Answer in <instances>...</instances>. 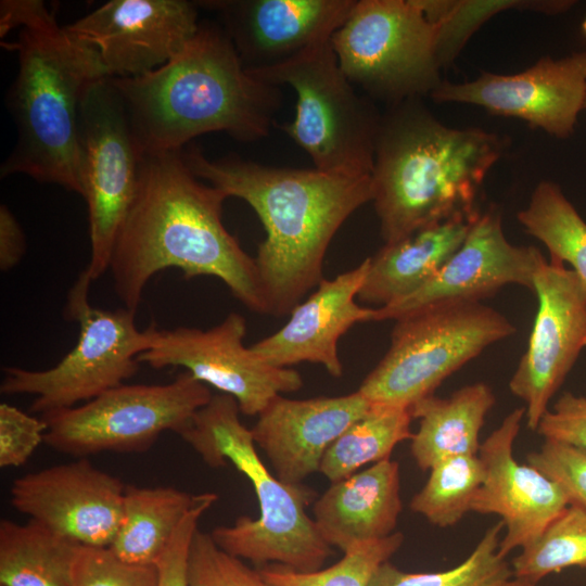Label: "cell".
Instances as JSON below:
<instances>
[{
	"label": "cell",
	"mask_w": 586,
	"mask_h": 586,
	"mask_svg": "<svg viewBox=\"0 0 586 586\" xmlns=\"http://www.w3.org/2000/svg\"><path fill=\"white\" fill-rule=\"evenodd\" d=\"M226 199L191 171L183 150L143 156L109 268L126 308L137 311L154 275L178 268L186 279L218 278L245 307L266 314L255 259L224 225Z\"/></svg>",
	"instance_id": "cell-1"
},
{
	"label": "cell",
	"mask_w": 586,
	"mask_h": 586,
	"mask_svg": "<svg viewBox=\"0 0 586 586\" xmlns=\"http://www.w3.org/2000/svg\"><path fill=\"white\" fill-rule=\"evenodd\" d=\"M191 171L245 201L265 239L254 257L266 314L285 316L322 278L333 237L359 207L372 202L371 176L351 177L305 168L273 167L238 156L208 158L192 145L183 151Z\"/></svg>",
	"instance_id": "cell-2"
},
{
	"label": "cell",
	"mask_w": 586,
	"mask_h": 586,
	"mask_svg": "<svg viewBox=\"0 0 586 586\" xmlns=\"http://www.w3.org/2000/svg\"><path fill=\"white\" fill-rule=\"evenodd\" d=\"M20 28L8 107L17 130L1 178L26 175L84 196L80 111L90 87L107 77L99 53L73 37L41 0H1L0 37Z\"/></svg>",
	"instance_id": "cell-3"
},
{
	"label": "cell",
	"mask_w": 586,
	"mask_h": 586,
	"mask_svg": "<svg viewBox=\"0 0 586 586\" xmlns=\"http://www.w3.org/2000/svg\"><path fill=\"white\" fill-rule=\"evenodd\" d=\"M111 79L142 156L182 151L215 131L242 142L265 138L282 100L280 87L251 74L226 31L213 24L201 23L183 50L157 69Z\"/></svg>",
	"instance_id": "cell-4"
},
{
	"label": "cell",
	"mask_w": 586,
	"mask_h": 586,
	"mask_svg": "<svg viewBox=\"0 0 586 586\" xmlns=\"http://www.w3.org/2000/svg\"><path fill=\"white\" fill-rule=\"evenodd\" d=\"M502 152L496 133L446 126L420 99L387 105L371 174L384 244L480 212L481 187Z\"/></svg>",
	"instance_id": "cell-5"
},
{
	"label": "cell",
	"mask_w": 586,
	"mask_h": 586,
	"mask_svg": "<svg viewBox=\"0 0 586 586\" xmlns=\"http://www.w3.org/2000/svg\"><path fill=\"white\" fill-rule=\"evenodd\" d=\"M240 412L232 396L213 395L179 433L211 468L231 462L252 483L258 499L256 519L240 517L231 526L215 527L211 536L229 555L255 564L272 561L298 572L317 571L332 550L306 513L316 493L270 473Z\"/></svg>",
	"instance_id": "cell-6"
},
{
	"label": "cell",
	"mask_w": 586,
	"mask_h": 586,
	"mask_svg": "<svg viewBox=\"0 0 586 586\" xmlns=\"http://www.w3.org/2000/svg\"><path fill=\"white\" fill-rule=\"evenodd\" d=\"M445 0H356L331 37L341 69L371 100L430 95L449 62Z\"/></svg>",
	"instance_id": "cell-7"
},
{
	"label": "cell",
	"mask_w": 586,
	"mask_h": 586,
	"mask_svg": "<svg viewBox=\"0 0 586 586\" xmlns=\"http://www.w3.org/2000/svg\"><path fill=\"white\" fill-rule=\"evenodd\" d=\"M258 79L296 93L293 120L276 124L321 171L371 176L382 113L340 67L331 38L268 66L247 68Z\"/></svg>",
	"instance_id": "cell-8"
},
{
	"label": "cell",
	"mask_w": 586,
	"mask_h": 586,
	"mask_svg": "<svg viewBox=\"0 0 586 586\" xmlns=\"http://www.w3.org/2000/svg\"><path fill=\"white\" fill-rule=\"evenodd\" d=\"M515 326L481 302L426 306L395 320L388 349L364 379L372 405L409 409Z\"/></svg>",
	"instance_id": "cell-9"
},
{
	"label": "cell",
	"mask_w": 586,
	"mask_h": 586,
	"mask_svg": "<svg viewBox=\"0 0 586 586\" xmlns=\"http://www.w3.org/2000/svg\"><path fill=\"white\" fill-rule=\"evenodd\" d=\"M91 283L81 272L68 293L64 315L78 322L79 336L63 359L46 370L3 369L0 392L34 395L31 412L44 415L71 408L124 384L137 373L138 356L153 344L156 326L139 330L136 311L90 305Z\"/></svg>",
	"instance_id": "cell-10"
},
{
	"label": "cell",
	"mask_w": 586,
	"mask_h": 586,
	"mask_svg": "<svg viewBox=\"0 0 586 586\" xmlns=\"http://www.w3.org/2000/svg\"><path fill=\"white\" fill-rule=\"evenodd\" d=\"M187 371L167 384H120L81 406L41 415L43 442L77 458L113 451L143 453L162 433L179 434L212 398Z\"/></svg>",
	"instance_id": "cell-11"
},
{
	"label": "cell",
	"mask_w": 586,
	"mask_h": 586,
	"mask_svg": "<svg viewBox=\"0 0 586 586\" xmlns=\"http://www.w3.org/2000/svg\"><path fill=\"white\" fill-rule=\"evenodd\" d=\"M80 140L91 244L90 262L82 273L94 281L110 268L116 237L137 193L143 158L110 77L94 82L84 99Z\"/></svg>",
	"instance_id": "cell-12"
},
{
	"label": "cell",
	"mask_w": 586,
	"mask_h": 586,
	"mask_svg": "<svg viewBox=\"0 0 586 586\" xmlns=\"http://www.w3.org/2000/svg\"><path fill=\"white\" fill-rule=\"evenodd\" d=\"M246 323L230 313L220 323L202 330L157 329L150 349L138 356L154 369L181 367L200 382L232 396L241 413L258 416L277 396L298 391L302 375L264 361L244 345Z\"/></svg>",
	"instance_id": "cell-13"
},
{
	"label": "cell",
	"mask_w": 586,
	"mask_h": 586,
	"mask_svg": "<svg viewBox=\"0 0 586 586\" xmlns=\"http://www.w3.org/2000/svg\"><path fill=\"white\" fill-rule=\"evenodd\" d=\"M533 292L538 308L509 390L523 400L526 426L536 431L550 399L586 347V289L572 269L550 258L535 273Z\"/></svg>",
	"instance_id": "cell-14"
},
{
	"label": "cell",
	"mask_w": 586,
	"mask_h": 586,
	"mask_svg": "<svg viewBox=\"0 0 586 586\" xmlns=\"http://www.w3.org/2000/svg\"><path fill=\"white\" fill-rule=\"evenodd\" d=\"M430 97L438 103H463L514 117L548 135L566 139L586 109V51L553 59L542 56L514 74L481 73L462 82L444 80Z\"/></svg>",
	"instance_id": "cell-15"
},
{
	"label": "cell",
	"mask_w": 586,
	"mask_h": 586,
	"mask_svg": "<svg viewBox=\"0 0 586 586\" xmlns=\"http://www.w3.org/2000/svg\"><path fill=\"white\" fill-rule=\"evenodd\" d=\"M198 9L186 0H112L65 29L97 50L107 77H139L183 50L200 28Z\"/></svg>",
	"instance_id": "cell-16"
},
{
	"label": "cell",
	"mask_w": 586,
	"mask_h": 586,
	"mask_svg": "<svg viewBox=\"0 0 586 586\" xmlns=\"http://www.w3.org/2000/svg\"><path fill=\"white\" fill-rule=\"evenodd\" d=\"M125 484L79 458L17 477L12 507L82 546L109 547L123 519Z\"/></svg>",
	"instance_id": "cell-17"
},
{
	"label": "cell",
	"mask_w": 586,
	"mask_h": 586,
	"mask_svg": "<svg viewBox=\"0 0 586 586\" xmlns=\"http://www.w3.org/2000/svg\"><path fill=\"white\" fill-rule=\"evenodd\" d=\"M546 260L535 246L514 245L505 235L500 215L480 213L466 240L424 285L377 308L375 321L396 320L420 308L458 302H481L509 284L533 292L534 277Z\"/></svg>",
	"instance_id": "cell-18"
},
{
	"label": "cell",
	"mask_w": 586,
	"mask_h": 586,
	"mask_svg": "<svg viewBox=\"0 0 586 586\" xmlns=\"http://www.w3.org/2000/svg\"><path fill=\"white\" fill-rule=\"evenodd\" d=\"M524 418V407L509 412L481 443L477 454L484 480L474 495L471 511L500 517L505 535L498 552L504 558L533 543L570 505L557 483L514 458L513 445Z\"/></svg>",
	"instance_id": "cell-19"
},
{
	"label": "cell",
	"mask_w": 586,
	"mask_h": 586,
	"mask_svg": "<svg viewBox=\"0 0 586 586\" xmlns=\"http://www.w3.org/2000/svg\"><path fill=\"white\" fill-rule=\"evenodd\" d=\"M356 0H201L215 12L246 68L283 62L329 39Z\"/></svg>",
	"instance_id": "cell-20"
},
{
	"label": "cell",
	"mask_w": 586,
	"mask_h": 586,
	"mask_svg": "<svg viewBox=\"0 0 586 586\" xmlns=\"http://www.w3.org/2000/svg\"><path fill=\"white\" fill-rule=\"evenodd\" d=\"M369 258L333 279H322L316 291L300 303L286 323L251 348L267 364L289 368L301 362L321 365L340 378L343 366L337 343L354 324L375 321L377 308L359 305L356 300L366 279Z\"/></svg>",
	"instance_id": "cell-21"
},
{
	"label": "cell",
	"mask_w": 586,
	"mask_h": 586,
	"mask_svg": "<svg viewBox=\"0 0 586 586\" xmlns=\"http://www.w3.org/2000/svg\"><path fill=\"white\" fill-rule=\"evenodd\" d=\"M372 404L358 391L341 396L275 397L251 429L255 444L286 484H302L319 471L329 446Z\"/></svg>",
	"instance_id": "cell-22"
},
{
	"label": "cell",
	"mask_w": 586,
	"mask_h": 586,
	"mask_svg": "<svg viewBox=\"0 0 586 586\" xmlns=\"http://www.w3.org/2000/svg\"><path fill=\"white\" fill-rule=\"evenodd\" d=\"M402 509L399 464L387 458L333 482L315 501L314 521L324 542L345 552L393 534Z\"/></svg>",
	"instance_id": "cell-23"
},
{
	"label": "cell",
	"mask_w": 586,
	"mask_h": 586,
	"mask_svg": "<svg viewBox=\"0 0 586 586\" xmlns=\"http://www.w3.org/2000/svg\"><path fill=\"white\" fill-rule=\"evenodd\" d=\"M480 213L457 216L384 244L368 257L357 300L383 307L420 289L461 246Z\"/></svg>",
	"instance_id": "cell-24"
},
{
	"label": "cell",
	"mask_w": 586,
	"mask_h": 586,
	"mask_svg": "<svg viewBox=\"0 0 586 586\" xmlns=\"http://www.w3.org/2000/svg\"><path fill=\"white\" fill-rule=\"evenodd\" d=\"M496 398L489 385L476 382L456 390L448 397L428 396L409 408L419 420L410 451L417 466L430 470L456 456L477 455L480 432Z\"/></svg>",
	"instance_id": "cell-25"
},
{
	"label": "cell",
	"mask_w": 586,
	"mask_h": 586,
	"mask_svg": "<svg viewBox=\"0 0 586 586\" xmlns=\"http://www.w3.org/2000/svg\"><path fill=\"white\" fill-rule=\"evenodd\" d=\"M198 498L170 486L126 485L122 524L111 549L127 562L155 565Z\"/></svg>",
	"instance_id": "cell-26"
},
{
	"label": "cell",
	"mask_w": 586,
	"mask_h": 586,
	"mask_svg": "<svg viewBox=\"0 0 586 586\" xmlns=\"http://www.w3.org/2000/svg\"><path fill=\"white\" fill-rule=\"evenodd\" d=\"M78 544L42 523L0 521V586H71Z\"/></svg>",
	"instance_id": "cell-27"
},
{
	"label": "cell",
	"mask_w": 586,
	"mask_h": 586,
	"mask_svg": "<svg viewBox=\"0 0 586 586\" xmlns=\"http://www.w3.org/2000/svg\"><path fill=\"white\" fill-rule=\"evenodd\" d=\"M411 419L409 409L372 405L329 446L319 472L333 483L390 458L399 443L411 440Z\"/></svg>",
	"instance_id": "cell-28"
},
{
	"label": "cell",
	"mask_w": 586,
	"mask_h": 586,
	"mask_svg": "<svg viewBox=\"0 0 586 586\" xmlns=\"http://www.w3.org/2000/svg\"><path fill=\"white\" fill-rule=\"evenodd\" d=\"M517 217L524 231L548 249L550 258L572 266L586 289V221L561 188L540 181Z\"/></svg>",
	"instance_id": "cell-29"
},
{
	"label": "cell",
	"mask_w": 586,
	"mask_h": 586,
	"mask_svg": "<svg viewBox=\"0 0 586 586\" xmlns=\"http://www.w3.org/2000/svg\"><path fill=\"white\" fill-rule=\"evenodd\" d=\"M502 530L501 521L489 526L472 552L448 570L412 573L386 561L375 571L369 586H505L512 573L498 552Z\"/></svg>",
	"instance_id": "cell-30"
},
{
	"label": "cell",
	"mask_w": 586,
	"mask_h": 586,
	"mask_svg": "<svg viewBox=\"0 0 586 586\" xmlns=\"http://www.w3.org/2000/svg\"><path fill=\"white\" fill-rule=\"evenodd\" d=\"M483 480L484 468L477 455L444 459L430 469L428 481L410 501V509L438 527L453 526L471 511Z\"/></svg>",
	"instance_id": "cell-31"
},
{
	"label": "cell",
	"mask_w": 586,
	"mask_h": 586,
	"mask_svg": "<svg viewBox=\"0 0 586 586\" xmlns=\"http://www.w3.org/2000/svg\"><path fill=\"white\" fill-rule=\"evenodd\" d=\"M586 569V510L570 504L512 559V577L537 584L568 568Z\"/></svg>",
	"instance_id": "cell-32"
},
{
	"label": "cell",
	"mask_w": 586,
	"mask_h": 586,
	"mask_svg": "<svg viewBox=\"0 0 586 586\" xmlns=\"http://www.w3.org/2000/svg\"><path fill=\"white\" fill-rule=\"evenodd\" d=\"M403 542L400 532L361 542L326 570L298 572L286 568L259 572L273 586H369L375 571L390 560Z\"/></svg>",
	"instance_id": "cell-33"
},
{
	"label": "cell",
	"mask_w": 586,
	"mask_h": 586,
	"mask_svg": "<svg viewBox=\"0 0 586 586\" xmlns=\"http://www.w3.org/2000/svg\"><path fill=\"white\" fill-rule=\"evenodd\" d=\"M157 568L120 559L111 547L79 545L71 569V586H156Z\"/></svg>",
	"instance_id": "cell-34"
},
{
	"label": "cell",
	"mask_w": 586,
	"mask_h": 586,
	"mask_svg": "<svg viewBox=\"0 0 586 586\" xmlns=\"http://www.w3.org/2000/svg\"><path fill=\"white\" fill-rule=\"evenodd\" d=\"M188 582L189 586H273L260 572L218 547L211 533L200 530L190 548Z\"/></svg>",
	"instance_id": "cell-35"
},
{
	"label": "cell",
	"mask_w": 586,
	"mask_h": 586,
	"mask_svg": "<svg viewBox=\"0 0 586 586\" xmlns=\"http://www.w3.org/2000/svg\"><path fill=\"white\" fill-rule=\"evenodd\" d=\"M526 463L557 483L570 504L586 510V453L545 440L538 450L526 456Z\"/></svg>",
	"instance_id": "cell-36"
},
{
	"label": "cell",
	"mask_w": 586,
	"mask_h": 586,
	"mask_svg": "<svg viewBox=\"0 0 586 586\" xmlns=\"http://www.w3.org/2000/svg\"><path fill=\"white\" fill-rule=\"evenodd\" d=\"M217 498L215 493L199 494L196 502L184 515L155 564L158 572L156 586H189L188 564L192 539L199 530L200 519Z\"/></svg>",
	"instance_id": "cell-37"
},
{
	"label": "cell",
	"mask_w": 586,
	"mask_h": 586,
	"mask_svg": "<svg viewBox=\"0 0 586 586\" xmlns=\"http://www.w3.org/2000/svg\"><path fill=\"white\" fill-rule=\"evenodd\" d=\"M47 424L8 403L0 404V467L23 466L44 440Z\"/></svg>",
	"instance_id": "cell-38"
},
{
	"label": "cell",
	"mask_w": 586,
	"mask_h": 586,
	"mask_svg": "<svg viewBox=\"0 0 586 586\" xmlns=\"http://www.w3.org/2000/svg\"><path fill=\"white\" fill-rule=\"evenodd\" d=\"M535 432L586 453V397L563 393L544 413Z\"/></svg>",
	"instance_id": "cell-39"
},
{
	"label": "cell",
	"mask_w": 586,
	"mask_h": 586,
	"mask_svg": "<svg viewBox=\"0 0 586 586\" xmlns=\"http://www.w3.org/2000/svg\"><path fill=\"white\" fill-rule=\"evenodd\" d=\"M26 251L24 232L5 204L0 206V268L8 271L15 267Z\"/></svg>",
	"instance_id": "cell-40"
},
{
	"label": "cell",
	"mask_w": 586,
	"mask_h": 586,
	"mask_svg": "<svg viewBox=\"0 0 586 586\" xmlns=\"http://www.w3.org/2000/svg\"><path fill=\"white\" fill-rule=\"evenodd\" d=\"M505 586H537V584L511 577Z\"/></svg>",
	"instance_id": "cell-41"
},
{
	"label": "cell",
	"mask_w": 586,
	"mask_h": 586,
	"mask_svg": "<svg viewBox=\"0 0 586 586\" xmlns=\"http://www.w3.org/2000/svg\"><path fill=\"white\" fill-rule=\"evenodd\" d=\"M582 29H583L584 34L586 35V18L582 23Z\"/></svg>",
	"instance_id": "cell-42"
}]
</instances>
